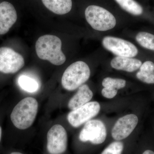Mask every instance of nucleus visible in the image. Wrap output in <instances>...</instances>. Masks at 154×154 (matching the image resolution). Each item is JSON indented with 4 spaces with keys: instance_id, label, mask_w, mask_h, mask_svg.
Here are the masks:
<instances>
[{
    "instance_id": "obj_1",
    "label": "nucleus",
    "mask_w": 154,
    "mask_h": 154,
    "mask_svg": "<svg viewBox=\"0 0 154 154\" xmlns=\"http://www.w3.org/2000/svg\"><path fill=\"white\" fill-rule=\"evenodd\" d=\"M61 48V40L57 36L54 35L42 36L36 43V51L38 57L56 66L61 65L66 60V57L62 51Z\"/></svg>"
},
{
    "instance_id": "obj_2",
    "label": "nucleus",
    "mask_w": 154,
    "mask_h": 154,
    "mask_svg": "<svg viewBox=\"0 0 154 154\" xmlns=\"http://www.w3.org/2000/svg\"><path fill=\"white\" fill-rule=\"evenodd\" d=\"M38 108V102L34 98L29 97L22 99L11 114V120L14 126L21 130L30 127L35 120Z\"/></svg>"
},
{
    "instance_id": "obj_3",
    "label": "nucleus",
    "mask_w": 154,
    "mask_h": 154,
    "mask_svg": "<svg viewBox=\"0 0 154 154\" xmlns=\"http://www.w3.org/2000/svg\"><path fill=\"white\" fill-rule=\"evenodd\" d=\"M90 75L91 70L87 63L82 61L75 62L64 72L62 85L67 91H73L86 82Z\"/></svg>"
},
{
    "instance_id": "obj_4",
    "label": "nucleus",
    "mask_w": 154,
    "mask_h": 154,
    "mask_svg": "<svg viewBox=\"0 0 154 154\" xmlns=\"http://www.w3.org/2000/svg\"><path fill=\"white\" fill-rule=\"evenodd\" d=\"M85 16L88 24L98 31L111 30L116 25V19L113 14L99 6H88L85 11Z\"/></svg>"
},
{
    "instance_id": "obj_5",
    "label": "nucleus",
    "mask_w": 154,
    "mask_h": 154,
    "mask_svg": "<svg viewBox=\"0 0 154 154\" xmlns=\"http://www.w3.org/2000/svg\"><path fill=\"white\" fill-rule=\"evenodd\" d=\"M107 136L104 122L99 119H93L86 122L80 133L79 139L82 142H89L94 145H99L105 142Z\"/></svg>"
},
{
    "instance_id": "obj_6",
    "label": "nucleus",
    "mask_w": 154,
    "mask_h": 154,
    "mask_svg": "<svg viewBox=\"0 0 154 154\" xmlns=\"http://www.w3.org/2000/svg\"><path fill=\"white\" fill-rule=\"evenodd\" d=\"M102 43L105 49L118 57L132 58L138 53L134 45L122 38L107 36L103 38Z\"/></svg>"
},
{
    "instance_id": "obj_7",
    "label": "nucleus",
    "mask_w": 154,
    "mask_h": 154,
    "mask_svg": "<svg viewBox=\"0 0 154 154\" xmlns=\"http://www.w3.org/2000/svg\"><path fill=\"white\" fill-rule=\"evenodd\" d=\"M101 109L99 102L93 101L86 103L74 110H72L67 116L69 124L74 128H78L96 116Z\"/></svg>"
},
{
    "instance_id": "obj_8",
    "label": "nucleus",
    "mask_w": 154,
    "mask_h": 154,
    "mask_svg": "<svg viewBox=\"0 0 154 154\" xmlns=\"http://www.w3.org/2000/svg\"><path fill=\"white\" fill-rule=\"evenodd\" d=\"M25 65L24 58L12 48H0V72L5 74H14L19 71Z\"/></svg>"
},
{
    "instance_id": "obj_9",
    "label": "nucleus",
    "mask_w": 154,
    "mask_h": 154,
    "mask_svg": "<svg viewBox=\"0 0 154 154\" xmlns=\"http://www.w3.org/2000/svg\"><path fill=\"white\" fill-rule=\"evenodd\" d=\"M67 134L66 129L60 125H55L47 134V148L50 154H62L66 150Z\"/></svg>"
},
{
    "instance_id": "obj_10",
    "label": "nucleus",
    "mask_w": 154,
    "mask_h": 154,
    "mask_svg": "<svg viewBox=\"0 0 154 154\" xmlns=\"http://www.w3.org/2000/svg\"><path fill=\"white\" fill-rule=\"evenodd\" d=\"M139 122L138 116L133 113L127 114L119 119L111 131L113 139L122 141L126 139L136 128Z\"/></svg>"
},
{
    "instance_id": "obj_11",
    "label": "nucleus",
    "mask_w": 154,
    "mask_h": 154,
    "mask_svg": "<svg viewBox=\"0 0 154 154\" xmlns=\"http://www.w3.org/2000/svg\"><path fill=\"white\" fill-rule=\"evenodd\" d=\"M17 19V11L12 4L8 2L0 3V35L8 33Z\"/></svg>"
},
{
    "instance_id": "obj_12",
    "label": "nucleus",
    "mask_w": 154,
    "mask_h": 154,
    "mask_svg": "<svg viewBox=\"0 0 154 154\" xmlns=\"http://www.w3.org/2000/svg\"><path fill=\"white\" fill-rule=\"evenodd\" d=\"M142 64L141 61L137 59L122 57H116L110 62V65L113 68L128 72L139 69Z\"/></svg>"
},
{
    "instance_id": "obj_13",
    "label": "nucleus",
    "mask_w": 154,
    "mask_h": 154,
    "mask_svg": "<svg viewBox=\"0 0 154 154\" xmlns=\"http://www.w3.org/2000/svg\"><path fill=\"white\" fill-rule=\"evenodd\" d=\"M93 96V92L88 85H82L80 86L76 94L69 101L68 107L72 110H74L90 102Z\"/></svg>"
},
{
    "instance_id": "obj_14",
    "label": "nucleus",
    "mask_w": 154,
    "mask_h": 154,
    "mask_svg": "<svg viewBox=\"0 0 154 154\" xmlns=\"http://www.w3.org/2000/svg\"><path fill=\"white\" fill-rule=\"evenodd\" d=\"M47 8L54 14L64 15L69 13L72 8V0H42Z\"/></svg>"
},
{
    "instance_id": "obj_15",
    "label": "nucleus",
    "mask_w": 154,
    "mask_h": 154,
    "mask_svg": "<svg viewBox=\"0 0 154 154\" xmlns=\"http://www.w3.org/2000/svg\"><path fill=\"white\" fill-rule=\"evenodd\" d=\"M136 76L140 81L148 85L154 84V63L151 61H146L142 63Z\"/></svg>"
},
{
    "instance_id": "obj_16",
    "label": "nucleus",
    "mask_w": 154,
    "mask_h": 154,
    "mask_svg": "<svg viewBox=\"0 0 154 154\" xmlns=\"http://www.w3.org/2000/svg\"><path fill=\"white\" fill-rule=\"evenodd\" d=\"M19 87L28 93H33L38 91L39 85L35 79L26 75H22L18 80Z\"/></svg>"
},
{
    "instance_id": "obj_17",
    "label": "nucleus",
    "mask_w": 154,
    "mask_h": 154,
    "mask_svg": "<svg viewBox=\"0 0 154 154\" xmlns=\"http://www.w3.org/2000/svg\"><path fill=\"white\" fill-rule=\"evenodd\" d=\"M125 11L130 14L139 16L143 12L142 7L134 0H115Z\"/></svg>"
},
{
    "instance_id": "obj_18",
    "label": "nucleus",
    "mask_w": 154,
    "mask_h": 154,
    "mask_svg": "<svg viewBox=\"0 0 154 154\" xmlns=\"http://www.w3.org/2000/svg\"><path fill=\"white\" fill-rule=\"evenodd\" d=\"M136 40L142 47L154 51V35L146 32H140L136 36Z\"/></svg>"
},
{
    "instance_id": "obj_19",
    "label": "nucleus",
    "mask_w": 154,
    "mask_h": 154,
    "mask_svg": "<svg viewBox=\"0 0 154 154\" xmlns=\"http://www.w3.org/2000/svg\"><path fill=\"white\" fill-rule=\"evenodd\" d=\"M124 148L122 141L115 140L109 144L100 154H123Z\"/></svg>"
},
{
    "instance_id": "obj_20",
    "label": "nucleus",
    "mask_w": 154,
    "mask_h": 154,
    "mask_svg": "<svg viewBox=\"0 0 154 154\" xmlns=\"http://www.w3.org/2000/svg\"><path fill=\"white\" fill-rule=\"evenodd\" d=\"M126 83V81L122 79L107 77L103 79L102 85L104 88H111L119 90L124 88Z\"/></svg>"
},
{
    "instance_id": "obj_21",
    "label": "nucleus",
    "mask_w": 154,
    "mask_h": 154,
    "mask_svg": "<svg viewBox=\"0 0 154 154\" xmlns=\"http://www.w3.org/2000/svg\"><path fill=\"white\" fill-rule=\"evenodd\" d=\"M118 93V90L111 88H104L102 90L103 96L107 99H111L115 97Z\"/></svg>"
},
{
    "instance_id": "obj_22",
    "label": "nucleus",
    "mask_w": 154,
    "mask_h": 154,
    "mask_svg": "<svg viewBox=\"0 0 154 154\" xmlns=\"http://www.w3.org/2000/svg\"><path fill=\"white\" fill-rule=\"evenodd\" d=\"M138 154H154V146L147 142L143 143Z\"/></svg>"
},
{
    "instance_id": "obj_23",
    "label": "nucleus",
    "mask_w": 154,
    "mask_h": 154,
    "mask_svg": "<svg viewBox=\"0 0 154 154\" xmlns=\"http://www.w3.org/2000/svg\"><path fill=\"white\" fill-rule=\"evenodd\" d=\"M2 128L0 126V141L1 140V139H2Z\"/></svg>"
},
{
    "instance_id": "obj_24",
    "label": "nucleus",
    "mask_w": 154,
    "mask_h": 154,
    "mask_svg": "<svg viewBox=\"0 0 154 154\" xmlns=\"http://www.w3.org/2000/svg\"><path fill=\"white\" fill-rule=\"evenodd\" d=\"M10 154H23L22 153L19 152H13Z\"/></svg>"
}]
</instances>
